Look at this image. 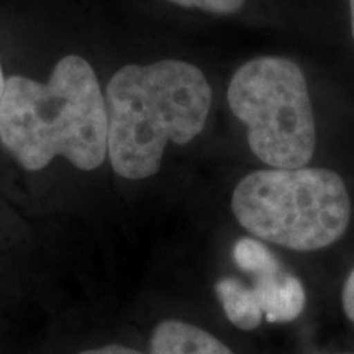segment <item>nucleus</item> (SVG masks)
<instances>
[{
  "label": "nucleus",
  "mask_w": 354,
  "mask_h": 354,
  "mask_svg": "<svg viewBox=\"0 0 354 354\" xmlns=\"http://www.w3.org/2000/svg\"><path fill=\"white\" fill-rule=\"evenodd\" d=\"M233 259L243 272L251 274L254 279L284 269L276 254L263 241L254 238L238 240L233 248Z\"/></svg>",
  "instance_id": "obj_8"
},
{
  "label": "nucleus",
  "mask_w": 354,
  "mask_h": 354,
  "mask_svg": "<svg viewBox=\"0 0 354 354\" xmlns=\"http://www.w3.org/2000/svg\"><path fill=\"white\" fill-rule=\"evenodd\" d=\"M342 302L344 313H346V317L354 323V269L349 272L346 282H344L342 292Z\"/></svg>",
  "instance_id": "obj_10"
},
{
  "label": "nucleus",
  "mask_w": 354,
  "mask_h": 354,
  "mask_svg": "<svg viewBox=\"0 0 354 354\" xmlns=\"http://www.w3.org/2000/svg\"><path fill=\"white\" fill-rule=\"evenodd\" d=\"M251 290L269 323H287L302 315L305 308L304 284L286 269L256 277Z\"/></svg>",
  "instance_id": "obj_5"
},
{
  "label": "nucleus",
  "mask_w": 354,
  "mask_h": 354,
  "mask_svg": "<svg viewBox=\"0 0 354 354\" xmlns=\"http://www.w3.org/2000/svg\"><path fill=\"white\" fill-rule=\"evenodd\" d=\"M215 294L218 297L225 315L236 328L251 331L263 322V310L256 300L253 290L234 277H221L215 284Z\"/></svg>",
  "instance_id": "obj_7"
},
{
  "label": "nucleus",
  "mask_w": 354,
  "mask_h": 354,
  "mask_svg": "<svg viewBox=\"0 0 354 354\" xmlns=\"http://www.w3.org/2000/svg\"><path fill=\"white\" fill-rule=\"evenodd\" d=\"M238 223L261 241L294 251L331 246L346 233L351 198L344 180L325 167L261 169L232 196Z\"/></svg>",
  "instance_id": "obj_3"
},
{
  "label": "nucleus",
  "mask_w": 354,
  "mask_h": 354,
  "mask_svg": "<svg viewBox=\"0 0 354 354\" xmlns=\"http://www.w3.org/2000/svg\"><path fill=\"white\" fill-rule=\"evenodd\" d=\"M109 120L95 71L77 55L57 61L46 84L10 76L0 100V141L26 171L56 156L82 171L107 158Z\"/></svg>",
  "instance_id": "obj_1"
},
{
  "label": "nucleus",
  "mask_w": 354,
  "mask_h": 354,
  "mask_svg": "<svg viewBox=\"0 0 354 354\" xmlns=\"http://www.w3.org/2000/svg\"><path fill=\"white\" fill-rule=\"evenodd\" d=\"M6 81H7V79L3 77V71H2V66H0V100H2V95H3V88H6Z\"/></svg>",
  "instance_id": "obj_12"
},
{
  "label": "nucleus",
  "mask_w": 354,
  "mask_h": 354,
  "mask_svg": "<svg viewBox=\"0 0 354 354\" xmlns=\"http://www.w3.org/2000/svg\"><path fill=\"white\" fill-rule=\"evenodd\" d=\"M167 2L184 8H196L212 15L227 17L240 12L245 7L246 0H167Z\"/></svg>",
  "instance_id": "obj_9"
},
{
  "label": "nucleus",
  "mask_w": 354,
  "mask_h": 354,
  "mask_svg": "<svg viewBox=\"0 0 354 354\" xmlns=\"http://www.w3.org/2000/svg\"><path fill=\"white\" fill-rule=\"evenodd\" d=\"M349 8H351V33L354 39V0H349Z\"/></svg>",
  "instance_id": "obj_13"
},
{
  "label": "nucleus",
  "mask_w": 354,
  "mask_h": 354,
  "mask_svg": "<svg viewBox=\"0 0 354 354\" xmlns=\"http://www.w3.org/2000/svg\"><path fill=\"white\" fill-rule=\"evenodd\" d=\"M105 107L112 169L138 180L156 174L167 145H187L201 135L212 88L205 74L185 61L127 64L110 79Z\"/></svg>",
  "instance_id": "obj_2"
},
{
  "label": "nucleus",
  "mask_w": 354,
  "mask_h": 354,
  "mask_svg": "<svg viewBox=\"0 0 354 354\" xmlns=\"http://www.w3.org/2000/svg\"><path fill=\"white\" fill-rule=\"evenodd\" d=\"M79 354H143L138 349H133L123 344H105V346L94 348V349H86V351Z\"/></svg>",
  "instance_id": "obj_11"
},
{
  "label": "nucleus",
  "mask_w": 354,
  "mask_h": 354,
  "mask_svg": "<svg viewBox=\"0 0 354 354\" xmlns=\"http://www.w3.org/2000/svg\"><path fill=\"white\" fill-rule=\"evenodd\" d=\"M149 354H234L227 344L190 323L165 320L153 330Z\"/></svg>",
  "instance_id": "obj_6"
},
{
  "label": "nucleus",
  "mask_w": 354,
  "mask_h": 354,
  "mask_svg": "<svg viewBox=\"0 0 354 354\" xmlns=\"http://www.w3.org/2000/svg\"><path fill=\"white\" fill-rule=\"evenodd\" d=\"M227 99L259 161L274 169L308 165L317 127L307 79L294 61L282 56L248 61L233 74Z\"/></svg>",
  "instance_id": "obj_4"
}]
</instances>
